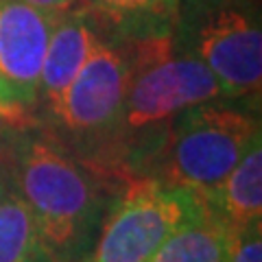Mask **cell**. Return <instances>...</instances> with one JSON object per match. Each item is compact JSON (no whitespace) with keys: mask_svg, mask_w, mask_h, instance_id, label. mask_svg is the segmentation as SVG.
<instances>
[{"mask_svg":"<svg viewBox=\"0 0 262 262\" xmlns=\"http://www.w3.org/2000/svg\"><path fill=\"white\" fill-rule=\"evenodd\" d=\"M110 39H149L173 35L179 18L177 0H79Z\"/></svg>","mask_w":262,"mask_h":262,"instance_id":"cell-9","label":"cell"},{"mask_svg":"<svg viewBox=\"0 0 262 262\" xmlns=\"http://www.w3.org/2000/svg\"><path fill=\"white\" fill-rule=\"evenodd\" d=\"M256 140L260 125L249 114L223 105H196L177 114L164 134L155 149L160 175L153 179L208 196Z\"/></svg>","mask_w":262,"mask_h":262,"instance_id":"cell-2","label":"cell"},{"mask_svg":"<svg viewBox=\"0 0 262 262\" xmlns=\"http://www.w3.org/2000/svg\"><path fill=\"white\" fill-rule=\"evenodd\" d=\"M227 236L229 227L208 206L179 227L149 262H225Z\"/></svg>","mask_w":262,"mask_h":262,"instance_id":"cell-11","label":"cell"},{"mask_svg":"<svg viewBox=\"0 0 262 262\" xmlns=\"http://www.w3.org/2000/svg\"><path fill=\"white\" fill-rule=\"evenodd\" d=\"M5 179H7V177H5V173H3V170H0V186H3Z\"/></svg>","mask_w":262,"mask_h":262,"instance_id":"cell-16","label":"cell"},{"mask_svg":"<svg viewBox=\"0 0 262 262\" xmlns=\"http://www.w3.org/2000/svg\"><path fill=\"white\" fill-rule=\"evenodd\" d=\"M51 260L29 206L5 179L0 186V262Z\"/></svg>","mask_w":262,"mask_h":262,"instance_id":"cell-12","label":"cell"},{"mask_svg":"<svg viewBox=\"0 0 262 262\" xmlns=\"http://www.w3.org/2000/svg\"><path fill=\"white\" fill-rule=\"evenodd\" d=\"M225 262H262V227H260V223L238 227V229H229Z\"/></svg>","mask_w":262,"mask_h":262,"instance_id":"cell-13","label":"cell"},{"mask_svg":"<svg viewBox=\"0 0 262 262\" xmlns=\"http://www.w3.org/2000/svg\"><path fill=\"white\" fill-rule=\"evenodd\" d=\"M175 33L190 42L192 51L188 53L203 61L223 96L260 94L262 33L251 3L212 11Z\"/></svg>","mask_w":262,"mask_h":262,"instance_id":"cell-5","label":"cell"},{"mask_svg":"<svg viewBox=\"0 0 262 262\" xmlns=\"http://www.w3.org/2000/svg\"><path fill=\"white\" fill-rule=\"evenodd\" d=\"M57 18L22 0H0V118L20 122L37 103Z\"/></svg>","mask_w":262,"mask_h":262,"instance_id":"cell-6","label":"cell"},{"mask_svg":"<svg viewBox=\"0 0 262 262\" xmlns=\"http://www.w3.org/2000/svg\"><path fill=\"white\" fill-rule=\"evenodd\" d=\"M22 3H29V5L35 7V9L51 13V15H55V18L75 11L79 7V0H22Z\"/></svg>","mask_w":262,"mask_h":262,"instance_id":"cell-15","label":"cell"},{"mask_svg":"<svg viewBox=\"0 0 262 262\" xmlns=\"http://www.w3.org/2000/svg\"><path fill=\"white\" fill-rule=\"evenodd\" d=\"M127 42L129 83L120 127L151 129L196 105L223 96L216 79L190 53H177L175 35Z\"/></svg>","mask_w":262,"mask_h":262,"instance_id":"cell-3","label":"cell"},{"mask_svg":"<svg viewBox=\"0 0 262 262\" xmlns=\"http://www.w3.org/2000/svg\"><path fill=\"white\" fill-rule=\"evenodd\" d=\"M103 37V29L83 7L57 18L39 77V92L51 112L57 110L66 90Z\"/></svg>","mask_w":262,"mask_h":262,"instance_id":"cell-8","label":"cell"},{"mask_svg":"<svg viewBox=\"0 0 262 262\" xmlns=\"http://www.w3.org/2000/svg\"><path fill=\"white\" fill-rule=\"evenodd\" d=\"M208 206L229 229L260 223L262 216V146L256 140L234 170L208 196Z\"/></svg>","mask_w":262,"mask_h":262,"instance_id":"cell-10","label":"cell"},{"mask_svg":"<svg viewBox=\"0 0 262 262\" xmlns=\"http://www.w3.org/2000/svg\"><path fill=\"white\" fill-rule=\"evenodd\" d=\"M208 199L182 186L136 177L110 214L92 262H149L184 223L203 214Z\"/></svg>","mask_w":262,"mask_h":262,"instance_id":"cell-4","label":"cell"},{"mask_svg":"<svg viewBox=\"0 0 262 262\" xmlns=\"http://www.w3.org/2000/svg\"><path fill=\"white\" fill-rule=\"evenodd\" d=\"M129 70L127 42L103 37L53 112L57 120L81 136L114 134L122 122Z\"/></svg>","mask_w":262,"mask_h":262,"instance_id":"cell-7","label":"cell"},{"mask_svg":"<svg viewBox=\"0 0 262 262\" xmlns=\"http://www.w3.org/2000/svg\"><path fill=\"white\" fill-rule=\"evenodd\" d=\"M13 175L48 256L75 247L98 208L94 170L42 138L22 136L13 149Z\"/></svg>","mask_w":262,"mask_h":262,"instance_id":"cell-1","label":"cell"},{"mask_svg":"<svg viewBox=\"0 0 262 262\" xmlns=\"http://www.w3.org/2000/svg\"><path fill=\"white\" fill-rule=\"evenodd\" d=\"M177 3H179L177 29H186L212 11L225 9V7H232V5H245V3H251V0H177Z\"/></svg>","mask_w":262,"mask_h":262,"instance_id":"cell-14","label":"cell"}]
</instances>
